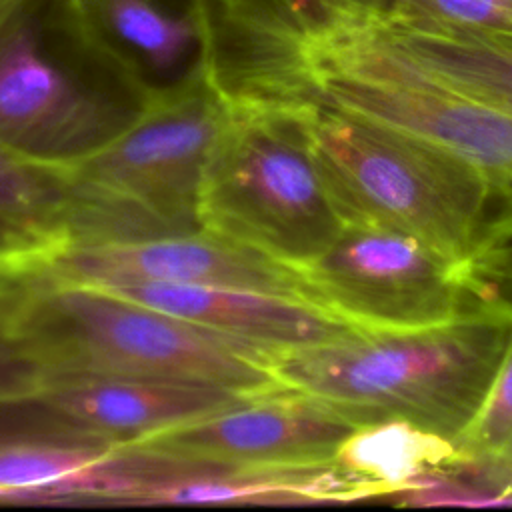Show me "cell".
<instances>
[{"mask_svg":"<svg viewBox=\"0 0 512 512\" xmlns=\"http://www.w3.org/2000/svg\"><path fill=\"white\" fill-rule=\"evenodd\" d=\"M272 98L318 102L414 132L474 166L492 188L512 238V112L472 98L422 68L382 18L338 22L252 48Z\"/></svg>","mask_w":512,"mask_h":512,"instance_id":"6da1fadb","label":"cell"},{"mask_svg":"<svg viewBox=\"0 0 512 512\" xmlns=\"http://www.w3.org/2000/svg\"><path fill=\"white\" fill-rule=\"evenodd\" d=\"M0 320L50 376L174 378L238 392L282 386L270 348L52 272L18 278L0 300Z\"/></svg>","mask_w":512,"mask_h":512,"instance_id":"7a4b0ae2","label":"cell"},{"mask_svg":"<svg viewBox=\"0 0 512 512\" xmlns=\"http://www.w3.org/2000/svg\"><path fill=\"white\" fill-rule=\"evenodd\" d=\"M512 332V306L488 302L458 318L398 332L274 350L276 378L358 424L408 420L456 438L480 406Z\"/></svg>","mask_w":512,"mask_h":512,"instance_id":"3957f363","label":"cell"},{"mask_svg":"<svg viewBox=\"0 0 512 512\" xmlns=\"http://www.w3.org/2000/svg\"><path fill=\"white\" fill-rule=\"evenodd\" d=\"M304 104L316 158L344 222L398 230L466 268L502 244L500 204L474 166L388 122Z\"/></svg>","mask_w":512,"mask_h":512,"instance_id":"277c9868","label":"cell"},{"mask_svg":"<svg viewBox=\"0 0 512 512\" xmlns=\"http://www.w3.org/2000/svg\"><path fill=\"white\" fill-rule=\"evenodd\" d=\"M146 100L98 44L76 0L0 4V144L70 164Z\"/></svg>","mask_w":512,"mask_h":512,"instance_id":"5b68a950","label":"cell"},{"mask_svg":"<svg viewBox=\"0 0 512 512\" xmlns=\"http://www.w3.org/2000/svg\"><path fill=\"white\" fill-rule=\"evenodd\" d=\"M226 114L228 102L202 76L150 96L116 134L70 162L74 246L198 230L202 176Z\"/></svg>","mask_w":512,"mask_h":512,"instance_id":"8992f818","label":"cell"},{"mask_svg":"<svg viewBox=\"0 0 512 512\" xmlns=\"http://www.w3.org/2000/svg\"><path fill=\"white\" fill-rule=\"evenodd\" d=\"M198 224L294 268L332 244L346 222L316 158L308 104L228 102Z\"/></svg>","mask_w":512,"mask_h":512,"instance_id":"52a82bcc","label":"cell"},{"mask_svg":"<svg viewBox=\"0 0 512 512\" xmlns=\"http://www.w3.org/2000/svg\"><path fill=\"white\" fill-rule=\"evenodd\" d=\"M298 272L312 302L364 332L438 326L488 304L470 268L408 234L368 222H346Z\"/></svg>","mask_w":512,"mask_h":512,"instance_id":"ba28073f","label":"cell"},{"mask_svg":"<svg viewBox=\"0 0 512 512\" xmlns=\"http://www.w3.org/2000/svg\"><path fill=\"white\" fill-rule=\"evenodd\" d=\"M358 426L332 404L282 384L132 446L228 466H312L330 462Z\"/></svg>","mask_w":512,"mask_h":512,"instance_id":"9c48e42d","label":"cell"},{"mask_svg":"<svg viewBox=\"0 0 512 512\" xmlns=\"http://www.w3.org/2000/svg\"><path fill=\"white\" fill-rule=\"evenodd\" d=\"M244 394L224 386L144 376H50L30 402L48 430L132 446L218 412Z\"/></svg>","mask_w":512,"mask_h":512,"instance_id":"30bf717a","label":"cell"},{"mask_svg":"<svg viewBox=\"0 0 512 512\" xmlns=\"http://www.w3.org/2000/svg\"><path fill=\"white\" fill-rule=\"evenodd\" d=\"M44 272L80 282L148 278L246 288L312 302L298 268L204 228L142 240L74 246L58 256Z\"/></svg>","mask_w":512,"mask_h":512,"instance_id":"8fae6325","label":"cell"},{"mask_svg":"<svg viewBox=\"0 0 512 512\" xmlns=\"http://www.w3.org/2000/svg\"><path fill=\"white\" fill-rule=\"evenodd\" d=\"M88 284L270 350L320 344L358 332L326 308L286 294L148 278H110Z\"/></svg>","mask_w":512,"mask_h":512,"instance_id":"7c38bea8","label":"cell"},{"mask_svg":"<svg viewBox=\"0 0 512 512\" xmlns=\"http://www.w3.org/2000/svg\"><path fill=\"white\" fill-rule=\"evenodd\" d=\"M84 22L146 98L208 76L204 0H76Z\"/></svg>","mask_w":512,"mask_h":512,"instance_id":"4fadbf2b","label":"cell"},{"mask_svg":"<svg viewBox=\"0 0 512 512\" xmlns=\"http://www.w3.org/2000/svg\"><path fill=\"white\" fill-rule=\"evenodd\" d=\"M76 244L68 164L0 144V278L44 272Z\"/></svg>","mask_w":512,"mask_h":512,"instance_id":"5bb4252c","label":"cell"},{"mask_svg":"<svg viewBox=\"0 0 512 512\" xmlns=\"http://www.w3.org/2000/svg\"><path fill=\"white\" fill-rule=\"evenodd\" d=\"M332 462L364 498L400 496L432 474L462 468L452 438L400 418L358 426L338 444Z\"/></svg>","mask_w":512,"mask_h":512,"instance_id":"9a60e30c","label":"cell"},{"mask_svg":"<svg viewBox=\"0 0 512 512\" xmlns=\"http://www.w3.org/2000/svg\"><path fill=\"white\" fill-rule=\"evenodd\" d=\"M390 40L444 84L512 112V34L382 18Z\"/></svg>","mask_w":512,"mask_h":512,"instance_id":"2e32d148","label":"cell"},{"mask_svg":"<svg viewBox=\"0 0 512 512\" xmlns=\"http://www.w3.org/2000/svg\"><path fill=\"white\" fill-rule=\"evenodd\" d=\"M114 446L68 434L0 438V500L74 502Z\"/></svg>","mask_w":512,"mask_h":512,"instance_id":"e0dca14e","label":"cell"},{"mask_svg":"<svg viewBox=\"0 0 512 512\" xmlns=\"http://www.w3.org/2000/svg\"><path fill=\"white\" fill-rule=\"evenodd\" d=\"M454 444L462 460L460 472L512 494V332L480 406Z\"/></svg>","mask_w":512,"mask_h":512,"instance_id":"ac0fdd59","label":"cell"},{"mask_svg":"<svg viewBox=\"0 0 512 512\" xmlns=\"http://www.w3.org/2000/svg\"><path fill=\"white\" fill-rule=\"evenodd\" d=\"M390 20L512 34V0H390Z\"/></svg>","mask_w":512,"mask_h":512,"instance_id":"d6986e66","label":"cell"},{"mask_svg":"<svg viewBox=\"0 0 512 512\" xmlns=\"http://www.w3.org/2000/svg\"><path fill=\"white\" fill-rule=\"evenodd\" d=\"M406 506H512V494L494 490L460 474H432L400 494Z\"/></svg>","mask_w":512,"mask_h":512,"instance_id":"ffe728a7","label":"cell"},{"mask_svg":"<svg viewBox=\"0 0 512 512\" xmlns=\"http://www.w3.org/2000/svg\"><path fill=\"white\" fill-rule=\"evenodd\" d=\"M46 368L6 330L0 320V408L34 400L48 384Z\"/></svg>","mask_w":512,"mask_h":512,"instance_id":"44dd1931","label":"cell"},{"mask_svg":"<svg viewBox=\"0 0 512 512\" xmlns=\"http://www.w3.org/2000/svg\"><path fill=\"white\" fill-rule=\"evenodd\" d=\"M470 278L484 302L512 306V238L480 256L470 266Z\"/></svg>","mask_w":512,"mask_h":512,"instance_id":"7402d4cb","label":"cell"},{"mask_svg":"<svg viewBox=\"0 0 512 512\" xmlns=\"http://www.w3.org/2000/svg\"><path fill=\"white\" fill-rule=\"evenodd\" d=\"M18 278H0V298L8 292V288L16 282Z\"/></svg>","mask_w":512,"mask_h":512,"instance_id":"603a6c76","label":"cell"},{"mask_svg":"<svg viewBox=\"0 0 512 512\" xmlns=\"http://www.w3.org/2000/svg\"><path fill=\"white\" fill-rule=\"evenodd\" d=\"M2 2H4V0H0V4H2Z\"/></svg>","mask_w":512,"mask_h":512,"instance_id":"cb8c5ba5","label":"cell"}]
</instances>
